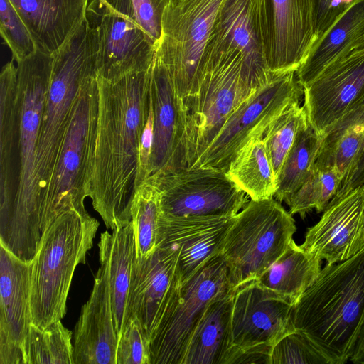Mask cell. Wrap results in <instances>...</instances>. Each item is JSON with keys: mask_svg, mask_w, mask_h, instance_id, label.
I'll use <instances>...</instances> for the list:
<instances>
[{"mask_svg": "<svg viewBox=\"0 0 364 364\" xmlns=\"http://www.w3.org/2000/svg\"><path fill=\"white\" fill-rule=\"evenodd\" d=\"M53 55L39 50L0 75V245L31 262L44 231L36 174Z\"/></svg>", "mask_w": 364, "mask_h": 364, "instance_id": "cell-1", "label": "cell"}, {"mask_svg": "<svg viewBox=\"0 0 364 364\" xmlns=\"http://www.w3.org/2000/svg\"><path fill=\"white\" fill-rule=\"evenodd\" d=\"M151 66L114 79L97 77L98 122L90 198L112 230L131 220L139 146L152 104Z\"/></svg>", "mask_w": 364, "mask_h": 364, "instance_id": "cell-2", "label": "cell"}, {"mask_svg": "<svg viewBox=\"0 0 364 364\" xmlns=\"http://www.w3.org/2000/svg\"><path fill=\"white\" fill-rule=\"evenodd\" d=\"M291 320L328 364L351 361L364 330V250L326 264L293 305Z\"/></svg>", "mask_w": 364, "mask_h": 364, "instance_id": "cell-3", "label": "cell"}, {"mask_svg": "<svg viewBox=\"0 0 364 364\" xmlns=\"http://www.w3.org/2000/svg\"><path fill=\"white\" fill-rule=\"evenodd\" d=\"M97 20L87 14L82 24L53 55L51 77L40 124L36 174L44 227L45 203L79 91L97 74Z\"/></svg>", "mask_w": 364, "mask_h": 364, "instance_id": "cell-4", "label": "cell"}, {"mask_svg": "<svg viewBox=\"0 0 364 364\" xmlns=\"http://www.w3.org/2000/svg\"><path fill=\"white\" fill-rule=\"evenodd\" d=\"M99 225L87 212L70 210L45 231L31 261V308L36 326L46 328L65 315L75 270L85 263Z\"/></svg>", "mask_w": 364, "mask_h": 364, "instance_id": "cell-5", "label": "cell"}, {"mask_svg": "<svg viewBox=\"0 0 364 364\" xmlns=\"http://www.w3.org/2000/svg\"><path fill=\"white\" fill-rule=\"evenodd\" d=\"M252 90L244 77L240 53L208 46L199 89L182 100L183 168L195 163Z\"/></svg>", "mask_w": 364, "mask_h": 364, "instance_id": "cell-6", "label": "cell"}, {"mask_svg": "<svg viewBox=\"0 0 364 364\" xmlns=\"http://www.w3.org/2000/svg\"><path fill=\"white\" fill-rule=\"evenodd\" d=\"M97 74L82 83L47 191L44 227L46 229L70 210L87 213L90 197L98 122Z\"/></svg>", "mask_w": 364, "mask_h": 364, "instance_id": "cell-7", "label": "cell"}, {"mask_svg": "<svg viewBox=\"0 0 364 364\" xmlns=\"http://www.w3.org/2000/svg\"><path fill=\"white\" fill-rule=\"evenodd\" d=\"M295 221L274 198L250 200L231 225L221 253L232 289L257 280L284 252Z\"/></svg>", "mask_w": 364, "mask_h": 364, "instance_id": "cell-8", "label": "cell"}, {"mask_svg": "<svg viewBox=\"0 0 364 364\" xmlns=\"http://www.w3.org/2000/svg\"><path fill=\"white\" fill-rule=\"evenodd\" d=\"M224 0H169L154 60L168 73L181 100L197 92L205 53Z\"/></svg>", "mask_w": 364, "mask_h": 364, "instance_id": "cell-9", "label": "cell"}, {"mask_svg": "<svg viewBox=\"0 0 364 364\" xmlns=\"http://www.w3.org/2000/svg\"><path fill=\"white\" fill-rule=\"evenodd\" d=\"M302 95L296 72L274 74L267 83L252 90L191 167L226 173L237 152L251 139L263 137L269 124L289 106L300 102Z\"/></svg>", "mask_w": 364, "mask_h": 364, "instance_id": "cell-10", "label": "cell"}, {"mask_svg": "<svg viewBox=\"0 0 364 364\" xmlns=\"http://www.w3.org/2000/svg\"><path fill=\"white\" fill-rule=\"evenodd\" d=\"M231 289L227 262L220 252L181 284L151 336V364H182L208 306Z\"/></svg>", "mask_w": 364, "mask_h": 364, "instance_id": "cell-11", "label": "cell"}, {"mask_svg": "<svg viewBox=\"0 0 364 364\" xmlns=\"http://www.w3.org/2000/svg\"><path fill=\"white\" fill-rule=\"evenodd\" d=\"M148 179L156 186L166 215L235 216L248 203L246 193L214 168L186 167Z\"/></svg>", "mask_w": 364, "mask_h": 364, "instance_id": "cell-12", "label": "cell"}, {"mask_svg": "<svg viewBox=\"0 0 364 364\" xmlns=\"http://www.w3.org/2000/svg\"><path fill=\"white\" fill-rule=\"evenodd\" d=\"M208 46L240 53L244 77L252 90L267 83L274 74L267 63L269 28L266 0H224Z\"/></svg>", "mask_w": 364, "mask_h": 364, "instance_id": "cell-13", "label": "cell"}, {"mask_svg": "<svg viewBox=\"0 0 364 364\" xmlns=\"http://www.w3.org/2000/svg\"><path fill=\"white\" fill-rule=\"evenodd\" d=\"M100 6L97 77L114 79L148 69L155 45L136 22L131 0H116L113 8Z\"/></svg>", "mask_w": 364, "mask_h": 364, "instance_id": "cell-14", "label": "cell"}, {"mask_svg": "<svg viewBox=\"0 0 364 364\" xmlns=\"http://www.w3.org/2000/svg\"><path fill=\"white\" fill-rule=\"evenodd\" d=\"M292 306L257 280L235 289L232 309V347H273L282 337L296 331L291 320Z\"/></svg>", "mask_w": 364, "mask_h": 364, "instance_id": "cell-15", "label": "cell"}, {"mask_svg": "<svg viewBox=\"0 0 364 364\" xmlns=\"http://www.w3.org/2000/svg\"><path fill=\"white\" fill-rule=\"evenodd\" d=\"M304 250L326 264L346 260L364 250V185L335 196L309 228Z\"/></svg>", "mask_w": 364, "mask_h": 364, "instance_id": "cell-16", "label": "cell"}, {"mask_svg": "<svg viewBox=\"0 0 364 364\" xmlns=\"http://www.w3.org/2000/svg\"><path fill=\"white\" fill-rule=\"evenodd\" d=\"M266 4L269 71L296 72L318 41L316 0H266Z\"/></svg>", "mask_w": 364, "mask_h": 364, "instance_id": "cell-17", "label": "cell"}, {"mask_svg": "<svg viewBox=\"0 0 364 364\" xmlns=\"http://www.w3.org/2000/svg\"><path fill=\"white\" fill-rule=\"evenodd\" d=\"M307 120L320 135L364 101V55L331 64L303 88Z\"/></svg>", "mask_w": 364, "mask_h": 364, "instance_id": "cell-18", "label": "cell"}, {"mask_svg": "<svg viewBox=\"0 0 364 364\" xmlns=\"http://www.w3.org/2000/svg\"><path fill=\"white\" fill-rule=\"evenodd\" d=\"M178 251L158 246L149 257L133 264L128 300V320L136 317L151 336L181 288Z\"/></svg>", "mask_w": 364, "mask_h": 364, "instance_id": "cell-19", "label": "cell"}, {"mask_svg": "<svg viewBox=\"0 0 364 364\" xmlns=\"http://www.w3.org/2000/svg\"><path fill=\"white\" fill-rule=\"evenodd\" d=\"M236 215L170 216L161 213L158 246H171L178 251L181 284L222 252Z\"/></svg>", "mask_w": 364, "mask_h": 364, "instance_id": "cell-20", "label": "cell"}, {"mask_svg": "<svg viewBox=\"0 0 364 364\" xmlns=\"http://www.w3.org/2000/svg\"><path fill=\"white\" fill-rule=\"evenodd\" d=\"M31 262L0 245V364H23L22 343L33 323Z\"/></svg>", "mask_w": 364, "mask_h": 364, "instance_id": "cell-21", "label": "cell"}, {"mask_svg": "<svg viewBox=\"0 0 364 364\" xmlns=\"http://www.w3.org/2000/svg\"><path fill=\"white\" fill-rule=\"evenodd\" d=\"M151 86L153 145L149 178L183 168L182 100L165 68L154 59L151 67Z\"/></svg>", "mask_w": 364, "mask_h": 364, "instance_id": "cell-22", "label": "cell"}, {"mask_svg": "<svg viewBox=\"0 0 364 364\" xmlns=\"http://www.w3.org/2000/svg\"><path fill=\"white\" fill-rule=\"evenodd\" d=\"M117 343L109 282L100 264L73 333V364H116Z\"/></svg>", "mask_w": 364, "mask_h": 364, "instance_id": "cell-23", "label": "cell"}, {"mask_svg": "<svg viewBox=\"0 0 364 364\" xmlns=\"http://www.w3.org/2000/svg\"><path fill=\"white\" fill-rule=\"evenodd\" d=\"M38 50L53 54L87 18L90 0H10Z\"/></svg>", "mask_w": 364, "mask_h": 364, "instance_id": "cell-24", "label": "cell"}, {"mask_svg": "<svg viewBox=\"0 0 364 364\" xmlns=\"http://www.w3.org/2000/svg\"><path fill=\"white\" fill-rule=\"evenodd\" d=\"M98 248L100 264L105 267L107 276L114 328L119 339L128 321V300L136 257L132 220L112 230L111 233H101Z\"/></svg>", "mask_w": 364, "mask_h": 364, "instance_id": "cell-25", "label": "cell"}, {"mask_svg": "<svg viewBox=\"0 0 364 364\" xmlns=\"http://www.w3.org/2000/svg\"><path fill=\"white\" fill-rule=\"evenodd\" d=\"M234 291L223 294L208 306L192 333L182 364H225L232 347Z\"/></svg>", "mask_w": 364, "mask_h": 364, "instance_id": "cell-26", "label": "cell"}, {"mask_svg": "<svg viewBox=\"0 0 364 364\" xmlns=\"http://www.w3.org/2000/svg\"><path fill=\"white\" fill-rule=\"evenodd\" d=\"M363 154L364 101L325 132L314 166L336 171L341 185L355 171Z\"/></svg>", "mask_w": 364, "mask_h": 364, "instance_id": "cell-27", "label": "cell"}, {"mask_svg": "<svg viewBox=\"0 0 364 364\" xmlns=\"http://www.w3.org/2000/svg\"><path fill=\"white\" fill-rule=\"evenodd\" d=\"M363 33L364 0H355L313 47L306 60L296 71V79L301 87L304 88L310 84Z\"/></svg>", "mask_w": 364, "mask_h": 364, "instance_id": "cell-28", "label": "cell"}, {"mask_svg": "<svg viewBox=\"0 0 364 364\" xmlns=\"http://www.w3.org/2000/svg\"><path fill=\"white\" fill-rule=\"evenodd\" d=\"M321 262L292 240L282 256L257 281L294 305L318 277Z\"/></svg>", "mask_w": 364, "mask_h": 364, "instance_id": "cell-29", "label": "cell"}, {"mask_svg": "<svg viewBox=\"0 0 364 364\" xmlns=\"http://www.w3.org/2000/svg\"><path fill=\"white\" fill-rule=\"evenodd\" d=\"M226 173L250 200L274 198L278 188L262 137L251 139L237 152Z\"/></svg>", "mask_w": 364, "mask_h": 364, "instance_id": "cell-30", "label": "cell"}, {"mask_svg": "<svg viewBox=\"0 0 364 364\" xmlns=\"http://www.w3.org/2000/svg\"><path fill=\"white\" fill-rule=\"evenodd\" d=\"M322 137L309 122L299 133L278 177V188L274 196L277 201L286 203L309 177Z\"/></svg>", "mask_w": 364, "mask_h": 364, "instance_id": "cell-31", "label": "cell"}, {"mask_svg": "<svg viewBox=\"0 0 364 364\" xmlns=\"http://www.w3.org/2000/svg\"><path fill=\"white\" fill-rule=\"evenodd\" d=\"M72 339L61 320L43 328L32 323L21 346L23 364H73Z\"/></svg>", "mask_w": 364, "mask_h": 364, "instance_id": "cell-32", "label": "cell"}, {"mask_svg": "<svg viewBox=\"0 0 364 364\" xmlns=\"http://www.w3.org/2000/svg\"><path fill=\"white\" fill-rule=\"evenodd\" d=\"M161 214L159 192L147 179L137 189L131 208L136 258H146L157 248Z\"/></svg>", "mask_w": 364, "mask_h": 364, "instance_id": "cell-33", "label": "cell"}, {"mask_svg": "<svg viewBox=\"0 0 364 364\" xmlns=\"http://www.w3.org/2000/svg\"><path fill=\"white\" fill-rule=\"evenodd\" d=\"M307 124L304 106L296 102L281 113L267 129L262 139L277 179L299 133Z\"/></svg>", "mask_w": 364, "mask_h": 364, "instance_id": "cell-34", "label": "cell"}, {"mask_svg": "<svg viewBox=\"0 0 364 364\" xmlns=\"http://www.w3.org/2000/svg\"><path fill=\"white\" fill-rule=\"evenodd\" d=\"M341 183V177L333 169L314 166L304 183L287 200L289 213L304 218L312 210L323 212L336 195Z\"/></svg>", "mask_w": 364, "mask_h": 364, "instance_id": "cell-35", "label": "cell"}, {"mask_svg": "<svg viewBox=\"0 0 364 364\" xmlns=\"http://www.w3.org/2000/svg\"><path fill=\"white\" fill-rule=\"evenodd\" d=\"M0 31L16 63L37 51L29 29L10 0H0Z\"/></svg>", "mask_w": 364, "mask_h": 364, "instance_id": "cell-36", "label": "cell"}, {"mask_svg": "<svg viewBox=\"0 0 364 364\" xmlns=\"http://www.w3.org/2000/svg\"><path fill=\"white\" fill-rule=\"evenodd\" d=\"M116 364H151L150 337L136 317L128 320L118 339Z\"/></svg>", "mask_w": 364, "mask_h": 364, "instance_id": "cell-37", "label": "cell"}, {"mask_svg": "<svg viewBox=\"0 0 364 364\" xmlns=\"http://www.w3.org/2000/svg\"><path fill=\"white\" fill-rule=\"evenodd\" d=\"M271 364H328L309 340L295 331L282 337L272 348Z\"/></svg>", "mask_w": 364, "mask_h": 364, "instance_id": "cell-38", "label": "cell"}, {"mask_svg": "<svg viewBox=\"0 0 364 364\" xmlns=\"http://www.w3.org/2000/svg\"><path fill=\"white\" fill-rule=\"evenodd\" d=\"M169 0H131L135 19L156 46L161 36L163 16Z\"/></svg>", "mask_w": 364, "mask_h": 364, "instance_id": "cell-39", "label": "cell"}, {"mask_svg": "<svg viewBox=\"0 0 364 364\" xmlns=\"http://www.w3.org/2000/svg\"><path fill=\"white\" fill-rule=\"evenodd\" d=\"M355 1V0H316L318 35L317 42L333 26L340 16Z\"/></svg>", "mask_w": 364, "mask_h": 364, "instance_id": "cell-40", "label": "cell"}, {"mask_svg": "<svg viewBox=\"0 0 364 364\" xmlns=\"http://www.w3.org/2000/svg\"><path fill=\"white\" fill-rule=\"evenodd\" d=\"M271 346H259L247 349L232 347L225 364H271Z\"/></svg>", "mask_w": 364, "mask_h": 364, "instance_id": "cell-41", "label": "cell"}, {"mask_svg": "<svg viewBox=\"0 0 364 364\" xmlns=\"http://www.w3.org/2000/svg\"><path fill=\"white\" fill-rule=\"evenodd\" d=\"M363 185H364V154L360 160L355 171L347 181H346L340 186L339 189L335 196H341L353 188Z\"/></svg>", "mask_w": 364, "mask_h": 364, "instance_id": "cell-42", "label": "cell"}, {"mask_svg": "<svg viewBox=\"0 0 364 364\" xmlns=\"http://www.w3.org/2000/svg\"><path fill=\"white\" fill-rule=\"evenodd\" d=\"M361 55H364V33L346 48L339 59L346 56H358Z\"/></svg>", "mask_w": 364, "mask_h": 364, "instance_id": "cell-43", "label": "cell"}, {"mask_svg": "<svg viewBox=\"0 0 364 364\" xmlns=\"http://www.w3.org/2000/svg\"><path fill=\"white\" fill-rule=\"evenodd\" d=\"M351 362L353 363H364V347L361 349V350L355 355V357L352 360Z\"/></svg>", "mask_w": 364, "mask_h": 364, "instance_id": "cell-44", "label": "cell"}, {"mask_svg": "<svg viewBox=\"0 0 364 364\" xmlns=\"http://www.w3.org/2000/svg\"><path fill=\"white\" fill-rule=\"evenodd\" d=\"M115 1L116 0H98V2L102 6L113 8Z\"/></svg>", "mask_w": 364, "mask_h": 364, "instance_id": "cell-45", "label": "cell"}, {"mask_svg": "<svg viewBox=\"0 0 364 364\" xmlns=\"http://www.w3.org/2000/svg\"><path fill=\"white\" fill-rule=\"evenodd\" d=\"M364 347V330L362 334V336L360 338L358 348L356 350V352L355 355H353L352 360L355 358V356L361 350V349Z\"/></svg>", "mask_w": 364, "mask_h": 364, "instance_id": "cell-46", "label": "cell"}]
</instances>
